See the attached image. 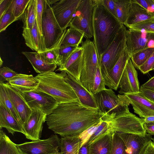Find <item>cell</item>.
<instances>
[{"mask_svg": "<svg viewBox=\"0 0 154 154\" xmlns=\"http://www.w3.org/2000/svg\"><path fill=\"white\" fill-rule=\"evenodd\" d=\"M144 123H147L154 122V116H151L141 119Z\"/></svg>", "mask_w": 154, "mask_h": 154, "instance_id": "db71d44e", "label": "cell"}, {"mask_svg": "<svg viewBox=\"0 0 154 154\" xmlns=\"http://www.w3.org/2000/svg\"><path fill=\"white\" fill-rule=\"evenodd\" d=\"M30 0H12L8 9L18 20L21 19Z\"/></svg>", "mask_w": 154, "mask_h": 154, "instance_id": "e575fe53", "label": "cell"}, {"mask_svg": "<svg viewBox=\"0 0 154 154\" xmlns=\"http://www.w3.org/2000/svg\"><path fill=\"white\" fill-rule=\"evenodd\" d=\"M127 30L126 26L123 25L99 62L106 85L109 88L115 91V88L110 79L109 74L111 70L126 48Z\"/></svg>", "mask_w": 154, "mask_h": 154, "instance_id": "5b68a950", "label": "cell"}, {"mask_svg": "<svg viewBox=\"0 0 154 154\" xmlns=\"http://www.w3.org/2000/svg\"><path fill=\"white\" fill-rule=\"evenodd\" d=\"M59 1V0H46V1L48 3V4H49L50 6L51 5H52L53 4H54Z\"/></svg>", "mask_w": 154, "mask_h": 154, "instance_id": "11a10c76", "label": "cell"}, {"mask_svg": "<svg viewBox=\"0 0 154 154\" xmlns=\"http://www.w3.org/2000/svg\"><path fill=\"white\" fill-rule=\"evenodd\" d=\"M0 154H20L16 144L0 129Z\"/></svg>", "mask_w": 154, "mask_h": 154, "instance_id": "f546056e", "label": "cell"}, {"mask_svg": "<svg viewBox=\"0 0 154 154\" xmlns=\"http://www.w3.org/2000/svg\"><path fill=\"white\" fill-rule=\"evenodd\" d=\"M81 145L79 136L61 137L60 139V154H78Z\"/></svg>", "mask_w": 154, "mask_h": 154, "instance_id": "83f0119b", "label": "cell"}, {"mask_svg": "<svg viewBox=\"0 0 154 154\" xmlns=\"http://www.w3.org/2000/svg\"><path fill=\"white\" fill-rule=\"evenodd\" d=\"M94 95L103 120L109 121L129 109L130 103L125 95H117L112 89L106 88Z\"/></svg>", "mask_w": 154, "mask_h": 154, "instance_id": "277c9868", "label": "cell"}, {"mask_svg": "<svg viewBox=\"0 0 154 154\" xmlns=\"http://www.w3.org/2000/svg\"><path fill=\"white\" fill-rule=\"evenodd\" d=\"M110 154H129L125 144L118 133L113 132Z\"/></svg>", "mask_w": 154, "mask_h": 154, "instance_id": "8d00e7d4", "label": "cell"}, {"mask_svg": "<svg viewBox=\"0 0 154 154\" xmlns=\"http://www.w3.org/2000/svg\"><path fill=\"white\" fill-rule=\"evenodd\" d=\"M93 42L99 62L123 24L121 23L98 0H92Z\"/></svg>", "mask_w": 154, "mask_h": 154, "instance_id": "7a4b0ae2", "label": "cell"}, {"mask_svg": "<svg viewBox=\"0 0 154 154\" xmlns=\"http://www.w3.org/2000/svg\"><path fill=\"white\" fill-rule=\"evenodd\" d=\"M27 59L35 71L39 74L54 71L57 68L56 64H49L43 59L38 52L23 51L21 53Z\"/></svg>", "mask_w": 154, "mask_h": 154, "instance_id": "484cf974", "label": "cell"}, {"mask_svg": "<svg viewBox=\"0 0 154 154\" xmlns=\"http://www.w3.org/2000/svg\"><path fill=\"white\" fill-rule=\"evenodd\" d=\"M140 91L147 99L154 103V91L140 86Z\"/></svg>", "mask_w": 154, "mask_h": 154, "instance_id": "c3c4849f", "label": "cell"}, {"mask_svg": "<svg viewBox=\"0 0 154 154\" xmlns=\"http://www.w3.org/2000/svg\"><path fill=\"white\" fill-rule=\"evenodd\" d=\"M83 64V53L82 46H79L68 59L59 67L57 70L64 71L80 82Z\"/></svg>", "mask_w": 154, "mask_h": 154, "instance_id": "d6986e66", "label": "cell"}, {"mask_svg": "<svg viewBox=\"0 0 154 154\" xmlns=\"http://www.w3.org/2000/svg\"><path fill=\"white\" fill-rule=\"evenodd\" d=\"M134 0L149 12L154 15V0Z\"/></svg>", "mask_w": 154, "mask_h": 154, "instance_id": "bcb514c9", "label": "cell"}, {"mask_svg": "<svg viewBox=\"0 0 154 154\" xmlns=\"http://www.w3.org/2000/svg\"><path fill=\"white\" fill-rule=\"evenodd\" d=\"M0 104L2 105L23 125L17 111L4 87L1 84H0Z\"/></svg>", "mask_w": 154, "mask_h": 154, "instance_id": "836d02e7", "label": "cell"}, {"mask_svg": "<svg viewBox=\"0 0 154 154\" xmlns=\"http://www.w3.org/2000/svg\"><path fill=\"white\" fill-rule=\"evenodd\" d=\"M18 74V73L8 67H3L0 69V83L7 81Z\"/></svg>", "mask_w": 154, "mask_h": 154, "instance_id": "7bdbcfd3", "label": "cell"}, {"mask_svg": "<svg viewBox=\"0 0 154 154\" xmlns=\"http://www.w3.org/2000/svg\"><path fill=\"white\" fill-rule=\"evenodd\" d=\"M110 130L108 122L102 119L99 124L89 137L86 143L88 145L90 144L106 134Z\"/></svg>", "mask_w": 154, "mask_h": 154, "instance_id": "74e56055", "label": "cell"}, {"mask_svg": "<svg viewBox=\"0 0 154 154\" xmlns=\"http://www.w3.org/2000/svg\"><path fill=\"white\" fill-rule=\"evenodd\" d=\"M131 55L125 48L123 51L119 59L111 70L109 74L110 79L116 89L119 88L120 80L126 63L131 59Z\"/></svg>", "mask_w": 154, "mask_h": 154, "instance_id": "4316f807", "label": "cell"}, {"mask_svg": "<svg viewBox=\"0 0 154 154\" xmlns=\"http://www.w3.org/2000/svg\"><path fill=\"white\" fill-rule=\"evenodd\" d=\"M60 45L58 47L57 60V64L59 67L63 64L79 46H62Z\"/></svg>", "mask_w": 154, "mask_h": 154, "instance_id": "d590c367", "label": "cell"}, {"mask_svg": "<svg viewBox=\"0 0 154 154\" xmlns=\"http://www.w3.org/2000/svg\"><path fill=\"white\" fill-rule=\"evenodd\" d=\"M118 134L124 141L129 154H143L152 139V135L146 133L144 135Z\"/></svg>", "mask_w": 154, "mask_h": 154, "instance_id": "e0dca14e", "label": "cell"}, {"mask_svg": "<svg viewBox=\"0 0 154 154\" xmlns=\"http://www.w3.org/2000/svg\"><path fill=\"white\" fill-rule=\"evenodd\" d=\"M81 0H60L51 7L54 17L64 31L69 26Z\"/></svg>", "mask_w": 154, "mask_h": 154, "instance_id": "4fadbf2b", "label": "cell"}, {"mask_svg": "<svg viewBox=\"0 0 154 154\" xmlns=\"http://www.w3.org/2000/svg\"><path fill=\"white\" fill-rule=\"evenodd\" d=\"M65 79L74 90L81 103L88 107L98 109L94 95L85 88L80 81L67 73L65 76Z\"/></svg>", "mask_w": 154, "mask_h": 154, "instance_id": "ffe728a7", "label": "cell"}, {"mask_svg": "<svg viewBox=\"0 0 154 154\" xmlns=\"http://www.w3.org/2000/svg\"><path fill=\"white\" fill-rule=\"evenodd\" d=\"M154 48V32L128 29L126 32V48L131 55L140 50Z\"/></svg>", "mask_w": 154, "mask_h": 154, "instance_id": "7c38bea8", "label": "cell"}, {"mask_svg": "<svg viewBox=\"0 0 154 154\" xmlns=\"http://www.w3.org/2000/svg\"><path fill=\"white\" fill-rule=\"evenodd\" d=\"M28 122L23 125L26 137L32 141L39 140L41 137L44 123L47 115L42 111L32 109Z\"/></svg>", "mask_w": 154, "mask_h": 154, "instance_id": "2e32d148", "label": "cell"}, {"mask_svg": "<svg viewBox=\"0 0 154 154\" xmlns=\"http://www.w3.org/2000/svg\"><path fill=\"white\" fill-rule=\"evenodd\" d=\"M3 128L13 135L16 132L25 134L23 125L2 105L0 104V129Z\"/></svg>", "mask_w": 154, "mask_h": 154, "instance_id": "cb8c5ba5", "label": "cell"}, {"mask_svg": "<svg viewBox=\"0 0 154 154\" xmlns=\"http://www.w3.org/2000/svg\"><path fill=\"white\" fill-rule=\"evenodd\" d=\"M98 1L117 18L115 0H98Z\"/></svg>", "mask_w": 154, "mask_h": 154, "instance_id": "ee69618b", "label": "cell"}, {"mask_svg": "<svg viewBox=\"0 0 154 154\" xmlns=\"http://www.w3.org/2000/svg\"><path fill=\"white\" fill-rule=\"evenodd\" d=\"M36 0H30L21 18L23 29H32L35 18Z\"/></svg>", "mask_w": 154, "mask_h": 154, "instance_id": "4dcf8cb0", "label": "cell"}, {"mask_svg": "<svg viewBox=\"0 0 154 154\" xmlns=\"http://www.w3.org/2000/svg\"><path fill=\"white\" fill-rule=\"evenodd\" d=\"M116 17L124 25L127 20L131 3V0H115Z\"/></svg>", "mask_w": 154, "mask_h": 154, "instance_id": "1f68e13d", "label": "cell"}, {"mask_svg": "<svg viewBox=\"0 0 154 154\" xmlns=\"http://www.w3.org/2000/svg\"><path fill=\"white\" fill-rule=\"evenodd\" d=\"M128 28L154 32V19H149L133 25Z\"/></svg>", "mask_w": 154, "mask_h": 154, "instance_id": "b9f144b4", "label": "cell"}, {"mask_svg": "<svg viewBox=\"0 0 154 154\" xmlns=\"http://www.w3.org/2000/svg\"><path fill=\"white\" fill-rule=\"evenodd\" d=\"M20 92L31 109L39 110L47 116L51 114L59 104L49 95L35 89Z\"/></svg>", "mask_w": 154, "mask_h": 154, "instance_id": "8fae6325", "label": "cell"}, {"mask_svg": "<svg viewBox=\"0 0 154 154\" xmlns=\"http://www.w3.org/2000/svg\"><path fill=\"white\" fill-rule=\"evenodd\" d=\"M66 74L64 71L60 73L51 71L37 75L35 77L39 85L35 90L49 95L58 104L80 103L74 90L65 80Z\"/></svg>", "mask_w": 154, "mask_h": 154, "instance_id": "3957f363", "label": "cell"}, {"mask_svg": "<svg viewBox=\"0 0 154 154\" xmlns=\"http://www.w3.org/2000/svg\"><path fill=\"white\" fill-rule=\"evenodd\" d=\"M143 154H154V143L152 141L149 143Z\"/></svg>", "mask_w": 154, "mask_h": 154, "instance_id": "816d5d0a", "label": "cell"}, {"mask_svg": "<svg viewBox=\"0 0 154 154\" xmlns=\"http://www.w3.org/2000/svg\"><path fill=\"white\" fill-rule=\"evenodd\" d=\"M119 91L121 94L135 93L140 91L137 72L131 59L127 62L121 76Z\"/></svg>", "mask_w": 154, "mask_h": 154, "instance_id": "5bb4252c", "label": "cell"}, {"mask_svg": "<svg viewBox=\"0 0 154 154\" xmlns=\"http://www.w3.org/2000/svg\"><path fill=\"white\" fill-rule=\"evenodd\" d=\"M105 83L101 72L99 64L98 66L93 80L91 93L93 95L102 91L106 88Z\"/></svg>", "mask_w": 154, "mask_h": 154, "instance_id": "f35d334b", "label": "cell"}, {"mask_svg": "<svg viewBox=\"0 0 154 154\" xmlns=\"http://www.w3.org/2000/svg\"><path fill=\"white\" fill-rule=\"evenodd\" d=\"M143 127L146 133L154 135V122L144 123Z\"/></svg>", "mask_w": 154, "mask_h": 154, "instance_id": "681fc988", "label": "cell"}, {"mask_svg": "<svg viewBox=\"0 0 154 154\" xmlns=\"http://www.w3.org/2000/svg\"><path fill=\"white\" fill-rule=\"evenodd\" d=\"M101 120L98 109L75 102L59 104L46 122L49 129L64 137L79 136Z\"/></svg>", "mask_w": 154, "mask_h": 154, "instance_id": "6da1fadb", "label": "cell"}, {"mask_svg": "<svg viewBox=\"0 0 154 154\" xmlns=\"http://www.w3.org/2000/svg\"><path fill=\"white\" fill-rule=\"evenodd\" d=\"M7 81L11 86L20 92L35 89L39 85L38 81L32 75L18 73Z\"/></svg>", "mask_w": 154, "mask_h": 154, "instance_id": "603a6c76", "label": "cell"}, {"mask_svg": "<svg viewBox=\"0 0 154 154\" xmlns=\"http://www.w3.org/2000/svg\"><path fill=\"white\" fill-rule=\"evenodd\" d=\"M154 64V52L152 55L138 69L143 74L152 70Z\"/></svg>", "mask_w": 154, "mask_h": 154, "instance_id": "f6af8a7d", "label": "cell"}, {"mask_svg": "<svg viewBox=\"0 0 154 154\" xmlns=\"http://www.w3.org/2000/svg\"><path fill=\"white\" fill-rule=\"evenodd\" d=\"M145 89L154 91V76L141 86Z\"/></svg>", "mask_w": 154, "mask_h": 154, "instance_id": "f907efd6", "label": "cell"}, {"mask_svg": "<svg viewBox=\"0 0 154 154\" xmlns=\"http://www.w3.org/2000/svg\"><path fill=\"white\" fill-rule=\"evenodd\" d=\"M42 29L46 49L54 48L60 41L64 30L58 23L51 7L47 2L43 14Z\"/></svg>", "mask_w": 154, "mask_h": 154, "instance_id": "9c48e42d", "label": "cell"}, {"mask_svg": "<svg viewBox=\"0 0 154 154\" xmlns=\"http://www.w3.org/2000/svg\"><path fill=\"white\" fill-rule=\"evenodd\" d=\"M84 34L77 29L69 27L66 29L60 46H79L81 44Z\"/></svg>", "mask_w": 154, "mask_h": 154, "instance_id": "f1b7e54d", "label": "cell"}, {"mask_svg": "<svg viewBox=\"0 0 154 154\" xmlns=\"http://www.w3.org/2000/svg\"><path fill=\"white\" fill-rule=\"evenodd\" d=\"M154 52V48L138 51L131 55V59L134 67L138 68L144 63Z\"/></svg>", "mask_w": 154, "mask_h": 154, "instance_id": "d6a6232c", "label": "cell"}, {"mask_svg": "<svg viewBox=\"0 0 154 154\" xmlns=\"http://www.w3.org/2000/svg\"><path fill=\"white\" fill-rule=\"evenodd\" d=\"M125 94L132 106L134 112L140 118L154 116V103L146 98L140 91Z\"/></svg>", "mask_w": 154, "mask_h": 154, "instance_id": "ac0fdd59", "label": "cell"}, {"mask_svg": "<svg viewBox=\"0 0 154 154\" xmlns=\"http://www.w3.org/2000/svg\"><path fill=\"white\" fill-rule=\"evenodd\" d=\"M4 87L17 111L23 126L28 121L32 110L27 104L20 92L8 82L0 83Z\"/></svg>", "mask_w": 154, "mask_h": 154, "instance_id": "9a60e30c", "label": "cell"}, {"mask_svg": "<svg viewBox=\"0 0 154 154\" xmlns=\"http://www.w3.org/2000/svg\"><path fill=\"white\" fill-rule=\"evenodd\" d=\"M88 145L86 142L79 148L78 154H89L88 148Z\"/></svg>", "mask_w": 154, "mask_h": 154, "instance_id": "f5cc1de1", "label": "cell"}, {"mask_svg": "<svg viewBox=\"0 0 154 154\" xmlns=\"http://www.w3.org/2000/svg\"><path fill=\"white\" fill-rule=\"evenodd\" d=\"M152 142H153V143H154V138H152Z\"/></svg>", "mask_w": 154, "mask_h": 154, "instance_id": "680465c9", "label": "cell"}, {"mask_svg": "<svg viewBox=\"0 0 154 154\" xmlns=\"http://www.w3.org/2000/svg\"><path fill=\"white\" fill-rule=\"evenodd\" d=\"M18 20L8 9L0 18V32L5 30L13 22Z\"/></svg>", "mask_w": 154, "mask_h": 154, "instance_id": "60d3db41", "label": "cell"}, {"mask_svg": "<svg viewBox=\"0 0 154 154\" xmlns=\"http://www.w3.org/2000/svg\"><path fill=\"white\" fill-rule=\"evenodd\" d=\"M60 139L56 134L44 140L17 144L20 154H56L60 149Z\"/></svg>", "mask_w": 154, "mask_h": 154, "instance_id": "30bf717a", "label": "cell"}, {"mask_svg": "<svg viewBox=\"0 0 154 154\" xmlns=\"http://www.w3.org/2000/svg\"><path fill=\"white\" fill-rule=\"evenodd\" d=\"M56 154H60V152H59L58 153Z\"/></svg>", "mask_w": 154, "mask_h": 154, "instance_id": "91938a15", "label": "cell"}, {"mask_svg": "<svg viewBox=\"0 0 154 154\" xmlns=\"http://www.w3.org/2000/svg\"><path fill=\"white\" fill-rule=\"evenodd\" d=\"M154 70V65L153 66V67H152V70Z\"/></svg>", "mask_w": 154, "mask_h": 154, "instance_id": "6f0895ef", "label": "cell"}, {"mask_svg": "<svg viewBox=\"0 0 154 154\" xmlns=\"http://www.w3.org/2000/svg\"><path fill=\"white\" fill-rule=\"evenodd\" d=\"M113 132L110 130L106 134L88 145L89 154H110Z\"/></svg>", "mask_w": 154, "mask_h": 154, "instance_id": "d4e9b609", "label": "cell"}, {"mask_svg": "<svg viewBox=\"0 0 154 154\" xmlns=\"http://www.w3.org/2000/svg\"><path fill=\"white\" fill-rule=\"evenodd\" d=\"M83 53V64L80 82L91 93L94 77L99 64L96 48L93 41L86 39L81 43Z\"/></svg>", "mask_w": 154, "mask_h": 154, "instance_id": "8992f818", "label": "cell"}, {"mask_svg": "<svg viewBox=\"0 0 154 154\" xmlns=\"http://www.w3.org/2000/svg\"><path fill=\"white\" fill-rule=\"evenodd\" d=\"M3 61L2 60L1 57H0V66H1L3 64Z\"/></svg>", "mask_w": 154, "mask_h": 154, "instance_id": "9f6ffc18", "label": "cell"}, {"mask_svg": "<svg viewBox=\"0 0 154 154\" xmlns=\"http://www.w3.org/2000/svg\"><path fill=\"white\" fill-rule=\"evenodd\" d=\"M108 122L110 129L112 132L141 135L146 133L142 119L130 112L129 109Z\"/></svg>", "mask_w": 154, "mask_h": 154, "instance_id": "ba28073f", "label": "cell"}, {"mask_svg": "<svg viewBox=\"0 0 154 154\" xmlns=\"http://www.w3.org/2000/svg\"><path fill=\"white\" fill-rule=\"evenodd\" d=\"M12 0H0V18L9 7Z\"/></svg>", "mask_w": 154, "mask_h": 154, "instance_id": "7dc6e473", "label": "cell"}, {"mask_svg": "<svg viewBox=\"0 0 154 154\" xmlns=\"http://www.w3.org/2000/svg\"><path fill=\"white\" fill-rule=\"evenodd\" d=\"M93 10L92 0H81L69 26L80 31L86 39L92 38Z\"/></svg>", "mask_w": 154, "mask_h": 154, "instance_id": "52a82bcc", "label": "cell"}, {"mask_svg": "<svg viewBox=\"0 0 154 154\" xmlns=\"http://www.w3.org/2000/svg\"><path fill=\"white\" fill-rule=\"evenodd\" d=\"M22 35L26 45L36 52L47 50L43 36L40 33L35 19L32 29H23Z\"/></svg>", "mask_w": 154, "mask_h": 154, "instance_id": "44dd1931", "label": "cell"}, {"mask_svg": "<svg viewBox=\"0 0 154 154\" xmlns=\"http://www.w3.org/2000/svg\"><path fill=\"white\" fill-rule=\"evenodd\" d=\"M35 18L37 26L40 34L43 36L42 29V21L44 8L46 5V0H36Z\"/></svg>", "mask_w": 154, "mask_h": 154, "instance_id": "ab89813d", "label": "cell"}, {"mask_svg": "<svg viewBox=\"0 0 154 154\" xmlns=\"http://www.w3.org/2000/svg\"><path fill=\"white\" fill-rule=\"evenodd\" d=\"M131 3L128 15L124 25L130 26L143 21L154 19V15L149 12L140 5L131 0Z\"/></svg>", "mask_w": 154, "mask_h": 154, "instance_id": "7402d4cb", "label": "cell"}]
</instances>
